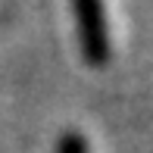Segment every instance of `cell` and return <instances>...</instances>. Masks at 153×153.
Instances as JSON below:
<instances>
[{"instance_id": "obj_1", "label": "cell", "mask_w": 153, "mask_h": 153, "mask_svg": "<svg viewBox=\"0 0 153 153\" xmlns=\"http://www.w3.org/2000/svg\"><path fill=\"white\" fill-rule=\"evenodd\" d=\"M72 16H75V31H78V47L85 62L103 66L113 53L103 0H72Z\"/></svg>"}, {"instance_id": "obj_2", "label": "cell", "mask_w": 153, "mask_h": 153, "mask_svg": "<svg viewBox=\"0 0 153 153\" xmlns=\"http://www.w3.org/2000/svg\"><path fill=\"white\" fill-rule=\"evenodd\" d=\"M56 153H88V141L78 131H62L56 141Z\"/></svg>"}]
</instances>
